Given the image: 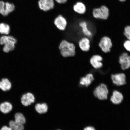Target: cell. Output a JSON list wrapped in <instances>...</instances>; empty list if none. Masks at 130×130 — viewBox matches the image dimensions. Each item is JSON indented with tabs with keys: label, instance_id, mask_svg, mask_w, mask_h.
I'll return each mask as SVG.
<instances>
[{
	"label": "cell",
	"instance_id": "cell-1",
	"mask_svg": "<svg viewBox=\"0 0 130 130\" xmlns=\"http://www.w3.org/2000/svg\"><path fill=\"white\" fill-rule=\"evenodd\" d=\"M59 48L62 56L64 57L74 56L76 53V47L74 44L66 40L60 43Z\"/></svg>",
	"mask_w": 130,
	"mask_h": 130
},
{
	"label": "cell",
	"instance_id": "cell-2",
	"mask_svg": "<svg viewBox=\"0 0 130 130\" xmlns=\"http://www.w3.org/2000/svg\"><path fill=\"white\" fill-rule=\"evenodd\" d=\"M16 41V39L12 36H4L0 39V44L5 45L3 51L7 53L14 49Z\"/></svg>",
	"mask_w": 130,
	"mask_h": 130
},
{
	"label": "cell",
	"instance_id": "cell-3",
	"mask_svg": "<svg viewBox=\"0 0 130 130\" xmlns=\"http://www.w3.org/2000/svg\"><path fill=\"white\" fill-rule=\"evenodd\" d=\"M94 93L95 96L99 100H106L108 98V90L105 84H101L95 89Z\"/></svg>",
	"mask_w": 130,
	"mask_h": 130
},
{
	"label": "cell",
	"instance_id": "cell-4",
	"mask_svg": "<svg viewBox=\"0 0 130 130\" xmlns=\"http://www.w3.org/2000/svg\"><path fill=\"white\" fill-rule=\"evenodd\" d=\"M109 10L105 6H102L100 8H95L92 12V15L95 19L106 20L109 16Z\"/></svg>",
	"mask_w": 130,
	"mask_h": 130
},
{
	"label": "cell",
	"instance_id": "cell-5",
	"mask_svg": "<svg viewBox=\"0 0 130 130\" xmlns=\"http://www.w3.org/2000/svg\"><path fill=\"white\" fill-rule=\"evenodd\" d=\"M99 46L103 52L107 53L110 51L113 46V43L109 37L105 36L101 39Z\"/></svg>",
	"mask_w": 130,
	"mask_h": 130
},
{
	"label": "cell",
	"instance_id": "cell-6",
	"mask_svg": "<svg viewBox=\"0 0 130 130\" xmlns=\"http://www.w3.org/2000/svg\"><path fill=\"white\" fill-rule=\"evenodd\" d=\"M121 69L125 70L130 68V56L126 53H122L119 58Z\"/></svg>",
	"mask_w": 130,
	"mask_h": 130
},
{
	"label": "cell",
	"instance_id": "cell-7",
	"mask_svg": "<svg viewBox=\"0 0 130 130\" xmlns=\"http://www.w3.org/2000/svg\"><path fill=\"white\" fill-rule=\"evenodd\" d=\"M111 78L113 83L118 86L124 85L126 83V76L123 73L112 74Z\"/></svg>",
	"mask_w": 130,
	"mask_h": 130
},
{
	"label": "cell",
	"instance_id": "cell-8",
	"mask_svg": "<svg viewBox=\"0 0 130 130\" xmlns=\"http://www.w3.org/2000/svg\"><path fill=\"white\" fill-rule=\"evenodd\" d=\"M103 58L99 55H95L91 58L90 59V64L94 69H99L103 66L102 61Z\"/></svg>",
	"mask_w": 130,
	"mask_h": 130
},
{
	"label": "cell",
	"instance_id": "cell-9",
	"mask_svg": "<svg viewBox=\"0 0 130 130\" xmlns=\"http://www.w3.org/2000/svg\"><path fill=\"white\" fill-rule=\"evenodd\" d=\"M38 4L40 9L44 11L49 10L54 7L53 0H40Z\"/></svg>",
	"mask_w": 130,
	"mask_h": 130
},
{
	"label": "cell",
	"instance_id": "cell-10",
	"mask_svg": "<svg viewBox=\"0 0 130 130\" xmlns=\"http://www.w3.org/2000/svg\"><path fill=\"white\" fill-rule=\"evenodd\" d=\"M79 48L82 51L87 52L88 51L90 48V40L89 37H82L78 42Z\"/></svg>",
	"mask_w": 130,
	"mask_h": 130
},
{
	"label": "cell",
	"instance_id": "cell-11",
	"mask_svg": "<svg viewBox=\"0 0 130 130\" xmlns=\"http://www.w3.org/2000/svg\"><path fill=\"white\" fill-rule=\"evenodd\" d=\"M54 23L57 28L61 31L64 30L67 25L66 19L61 15H59L56 18Z\"/></svg>",
	"mask_w": 130,
	"mask_h": 130
},
{
	"label": "cell",
	"instance_id": "cell-12",
	"mask_svg": "<svg viewBox=\"0 0 130 130\" xmlns=\"http://www.w3.org/2000/svg\"><path fill=\"white\" fill-rule=\"evenodd\" d=\"M35 101L34 95L31 93L24 94L21 98V102L24 106H28L33 103Z\"/></svg>",
	"mask_w": 130,
	"mask_h": 130
},
{
	"label": "cell",
	"instance_id": "cell-13",
	"mask_svg": "<svg viewBox=\"0 0 130 130\" xmlns=\"http://www.w3.org/2000/svg\"><path fill=\"white\" fill-rule=\"evenodd\" d=\"M94 80L93 75L91 73H89L86 75L85 77L81 78L79 83L81 85L88 87L91 84Z\"/></svg>",
	"mask_w": 130,
	"mask_h": 130
},
{
	"label": "cell",
	"instance_id": "cell-14",
	"mask_svg": "<svg viewBox=\"0 0 130 130\" xmlns=\"http://www.w3.org/2000/svg\"><path fill=\"white\" fill-rule=\"evenodd\" d=\"M123 99V96L122 94L118 91H115L113 92L110 100L113 104L115 105H118L121 103Z\"/></svg>",
	"mask_w": 130,
	"mask_h": 130
},
{
	"label": "cell",
	"instance_id": "cell-15",
	"mask_svg": "<svg viewBox=\"0 0 130 130\" xmlns=\"http://www.w3.org/2000/svg\"><path fill=\"white\" fill-rule=\"evenodd\" d=\"M79 26L81 27L82 33L85 37H90L92 36L93 34L89 28L87 22L85 21H83L79 24Z\"/></svg>",
	"mask_w": 130,
	"mask_h": 130
},
{
	"label": "cell",
	"instance_id": "cell-16",
	"mask_svg": "<svg viewBox=\"0 0 130 130\" xmlns=\"http://www.w3.org/2000/svg\"><path fill=\"white\" fill-rule=\"evenodd\" d=\"M12 104L8 102H3L0 104V111L4 114L9 113L12 109Z\"/></svg>",
	"mask_w": 130,
	"mask_h": 130
},
{
	"label": "cell",
	"instance_id": "cell-17",
	"mask_svg": "<svg viewBox=\"0 0 130 130\" xmlns=\"http://www.w3.org/2000/svg\"><path fill=\"white\" fill-rule=\"evenodd\" d=\"M12 84L8 79H3L0 81V89L4 91L10 90Z\"/></svg>",
	"mask_w": 130,
	"mask_h": 130
},
{
	"label": "cell",
	"instance_id": "cell-18",
	"mask_svg": "<svg viewBox=\"0 0 130 130\" xmlns=\"http://www.w3.org/2000/svg\"><path fill=\"white\" fill-rule=\"evenodd\" d=\"M74 9L75 12L78 13L83 14L85 13L86 11V7L83 3L78 2L74 6Z\"/></svg>",
	"mask_w": 130,
	"mask_h": 130
},
{
	"label": "cell",
	"instance_id": "cell-19",
	"mask_svg": "<svg viewBox=\"0 0 130 130\" xmlns=\"http://www.w3.org/2000/svg\"><path fill=\"white\" fill-rule=\"evenodd\" d=\"M35 109L39 113H45L48 111V105L45 103L37 104L35 105Z\"/></svg>",
	"mask_w": 130,
	"mask_h": 130
},
{
	"label": "cell",
	"instance_id": "cell-20",
	"mask_svg": "<svg viewBox=\"0 0 130 130\" xmlns=\"http://www.w3.org/2000/svg\"><path fill=\"white\" fill-rule=\"evenodd\" d=\"M9 127L12 130H24V125L20 124L15 121H11L9 123Z\"/></svg>",
	"mask_w": 130,
	"mask_h": 130
},
{
	"label": "cell",
	"instance_id": "cell-21",
	"mask_svg": "<svg viewBox=\"0 0 130 130\" xmlns=\"http://www.w3.org/2000/svg\"><path fill=\"white\" fill-rule=\"evenodd\" d=\"M15 8L14 5L8 2L5 3V16H7L10 13L14 10Z\"/></svg>",
	"mask_w": 130,
	"mask_h": 130
},
{
	"label": "cell",
	"instance_id": "cell-22",
	"mask_svg": "<svg viewBox=\"0 0 130 130\" xmlns=\"http://www.w3.org/2000/svg\"><path fill=\"white\" fill-rule=\"evenodd\" d=\"M15 121L17 123L24 125L25 123L26 120L25 117L22 113H17L15 115Z\"/></svg>",
	"mask_w": 130,
	"mask_h": 130
},
{
	"label": "cell",
	"instance_id": "cell-23",
	"mask_svg": "<svg viewBox=\"0 0 130 130\" xmlns=\"http://www.w3.org/2000/svg\"><path fill=\"white\" fill-rule=\"evenodd\" d=\"M10 28L8 24L4 23L0 24V33L8 35L9 33Z\"/></svg>",
	"mask_w": 130,
	"mask_h": 130
},
{
	"label": "cell",
	"instance_id": "cell-24",
	"mask_svg": "<svg viewBox=\"0 0 130 130\" xmlns=\"http://www.w3.org/2000/svg\"><path fill=\"white\" fill-rule=\"evenodd\" d=\"M124 35L127 40H130V25L126 26L124 29Z\"/></svg>",
	"mask_w": 130,
	"mask_h": 130
},
{
	"label": "cell",
	"instance_id": "cell-25",
	"mask_svg": "<svg viewBox=\"0 0 130 130\" xmlns=\"http://www.w3.org/2000/svg\"><path fill=\"white\" fill-rule=\"evenodd\" d=\"M124 47L127 51L130 52V40H127L125 41L123 44Z\"/></svg>",
	"mask_w": 130,
	"mask_h": 130
},
{
	"label": "cell",
	"instance_id": "cell-26",
	"mask_svg": "<svg viewBox=\"0 0 130 130\" xmlns=\"http://www.w3.org/2000/svg\"><path fill=\"white\" fill-rule=\"evenodd\" d=\"M5 3L4 2L0 1V14L4 16H5Z\"/></svg>",
	"mask_w": 130,
	"mask_h": 130
},
{
	"label": "cell",
	"instance_id": "cell-27",
	"mask_svg": "<svg viewBox=\"0 0 130 130\" xmlns=\"http://www.w3.org/2000/svg\"><path fill=\"white\" fill-rule=\"evenodd\" d=\"M1 130H12L9 127H8L6 126H3L1 128Z\"/></svg>",
	"mask_w": 130,
	"mask_h": 130
},
{
	"label": "cell",
	"instance_id": "cell-28",
	"mask_svg": "<svg viewBox=\"0 0 130 130\" xmlns=\"http://www.w3.org/2000/svg\"><path fill=\"white\" fill-rule=\"evenodd\" d=\"M84 130H95V129L93 127L88 126L84 128Z\"/></svg>",
	"mask_w": 130,
	"mask_h": 130
},
{
	"label": "cell",
	"instance_id": "cell-29",
	"mask_svg": "<svg viewBox=\"0 0 130 130\" xmlns=\"http://www.w3.org/2000/svg\"><path fill=\"white\" fill-rule=\"evenodd\" d=\"M56 2L60 4H63L66 2L67 0H56Z\"/></svg>",
	"mask_w": 130,
	"mask_h": 130
},
{
	"label": "cell",
	"instance_id": "cell-30",
	"mask_svg": "<svg viewBox=\"0 0 130 130\" xmlns=\"http://www.w3.org/2000/svg\"><path fill=\"white\" fill-rule=\"evenodd\" d=\"M119 1L121 2H123L126 1V0H119Z\"/></svg>",
	"mask_w": 130,
	"mask_h": 130
},
{
	"label": "cell",
	"instance_id": "cell-31",
	"mask_svg": "<svg viewBox=\"0 0 130 130\" xmlns=\"http://www.w3.org/2000/svg\"><path fill=\"white\" fill-rule=\"evenodd\" d=\"M61 130L58 129V130Z\"/></svg>",
	"mask_w": 130,
	"mask_h": 130
}]
</instances>
